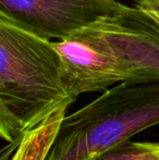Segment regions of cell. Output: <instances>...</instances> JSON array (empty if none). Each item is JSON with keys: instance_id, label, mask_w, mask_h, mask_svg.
Returning a JSON list of instances; mask_svg holds the SVG:
<instances>
[{"instance_id": "6da1fadb", "label": "cell", "mask_w": 159, "mask_h": 160, "mask_svg": "<svg viewBox=\"0 0 159 160\" xmlns=\"http://www.w3.org/2000/svg\"><path fill=\"white\" fill-rule=\"evenodd\" d=\"M68 93L53 42L0 17V135L14 143L58 106Z\"/></svg>"}, {"instance_id": "9c48e42d", "label": "cell", "mask_w": 159, "mask_h": 160, "mask_svg": "<svg viewBox=\"0 0 159 160\" xmlns=\"http://www.w3.org/2000/svg\"><path fill=\"white\" fill-rule=\"evenodd\" d=\"M147 145L149 146L155 156L157 157V160H159V143H152V142H147Z\"/></svg>"}, {"instance_id": "8992f818", "label": "cell", "mask_w": 159, "mask_h": 160, "mask_svg": "<svg viewBox=\"0 0 159 160\" xmlns=\"http://www.w3.org/2000/svg\"><path fill=\"white\" fill-rule=\"evenodd\" d=\"M73 102L68 100L61 103L14 143L8 144L1 152V160H47L58 138L67 111Z\"/></svg>"}, {"instance_id": "7a4b0ae2", "label": "cell", "mask_w": 159, "mask_h": 160, "mask_svg": "<svg viewBox=\"0 0 159 160\" xmlns=\"http://www.w3.org/2000/svg\"><path fill=\"white\" fill-rule=\"evenodd\" d=\"M159 124V82H122L66 116L47 160L102 156Z\"/></svg>"}, {"instance_id": "277c9868", "label": "cell", "mask_w": 159, "mask_h": 160, "mask_svg": "<svg viewBox=\"0 0 159 160\" xmlns=\"http://www.w3.org/2000/svg\"><path fill=\"white\" fill-rule=\"evenodd\" d=\"M117 0H0V17L46 39H63L118 13Z\"/></svg>"}, {"instance_id": "30bf717a", "label": "cell", "mask_w": 159, "mask_h": 160, "mask_svg": "<svg viewBox=\"0 0 159 160\" xmlns=\"http://www.w3.org/2000/svg\"><path fill=\"white\" fill-rule=\"evenodd\" d=\"M87 160H99V159H98V157H96V158H91V159H87Z\"/></svg>"}, {"instance_id": "52a82bcc", "label": "cell", "mask_w": 159, "mask_h": 160, "mask_svg": "<svg viewBox=\"0 0 159 160\" xmlns=\"http://www.w3.org/2000/svg\"><path fill=\"white\" fill-rule=\"evenodd\" d=\"M99 160H157L147 142H130L111 148L98 157Z\"/></svg>"}, {"instance_id": "5b68a950", "label": "cell", "mask_w": 159, "mask_h": 160, "mask_svg": "<svg viewBox=\"0 0 159 160\" xmlns=\"http://www.w3.org/2000/svg\"><path fill=\"white\" fill-rule=\"evenodd\" d=\"M53 45L61 59L68 93L75 100L82 94L104 92L124 82L106 44L89 26Z\"/></svg>"}, {"instance_id": "3957f363", "label": "cell", "mask_w": 159, "mask_h": 160, "mask_svg": "<svg viewBox=\"0 0 159 160\" xmlns=\"http://www.w3.org/2000/svg\"><path fill=\"white\" fill-rule=\"evenodd\" d=\"M89 26L105 42L124 82H159L158 18L136 6H124Z\"/></svg>"}, {"instance_id": "ba28073f", "label": "cell", "mask_w": 159, "mask_h": 160, "mask_svg": "<svg viewBox=\"0 0 159 160\" xmlns=\"http://www.w3.org/2000/svg\"><path fill=\"white\" fill-rule=\"evenodd\" d=\"M134 6L148 11L159 19V0H136Z\"/></svg>"}]
</instances>
